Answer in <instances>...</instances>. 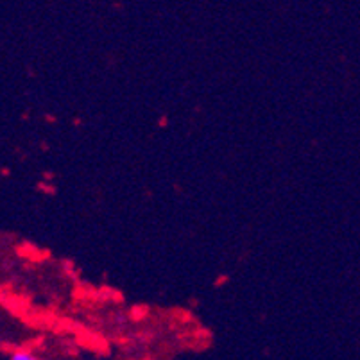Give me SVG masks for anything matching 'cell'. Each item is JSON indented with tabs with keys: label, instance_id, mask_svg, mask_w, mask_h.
I'll return each mask as SVG.
<instances>
[{
	"label": "cell",
	"instance_id": "obj_1",
	"mask_svg": "<svg viewBox=\"0 0 360 360\" xmlns=\"http://www.w3.org/2000/svg\"><path fill=\"white\" fill-rule=\"evenodd\" d=\"M9 360H40V359H38L32 352H27V349H18V352L13 353Z\"/></svg>",
	"mask_w": 360,
	"mask_h": 360
}]
</instances>
